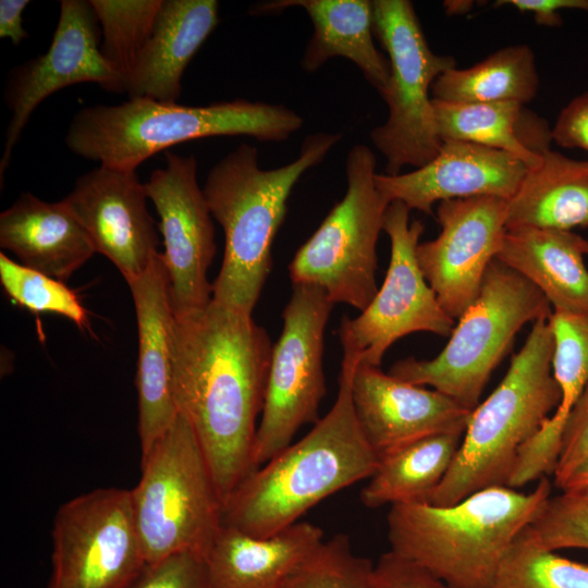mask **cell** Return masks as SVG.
I'll list each match as a JSON object with an SVG mask.
<instances>
[{"label": "cell", "mask_w": 588, "mask_h": 588, "mask_svg": "<svg viewBox=\"0 0 588 588\" xmlns=\"http://www.w3.org/2000/svg\"><path fill=\"white\" fill-rule=\"evenodd\" d=\"M303 118L283 105L235 99L183 106L128 98L115 106L78 110L66 131L68 148L102 166L136 170L151 156L187 140L246 135L282 142L303 126Z\"/></svg>", "instance_id": "5"}, {"label": "cell", "mask_w": 588, "mask_h": 588, "mask_svg": "<svg viewBox=\"0 0 588 588\" xmlns=\"http://www.w3.org/2000/svg\"><path fill=\"white\" fill-rule=\"evenodd\" d=\"M432 100L442 143L467 142L502 150L522 160L528 169L541 162V155L523 142L524 105Z\"/></svg>", "instance_id": "30"}, {"label": "cell", "mask_w": 588, "mask_h": 588, "mask_svg": "<svg viewBox=\"0 0 588 588\" xmlns=\"http://www.w3.org/2000/svg\"><path fill=\"white\" fill-rule=\"evenodd\" d=\"M102 33L100 51L124 86L147 44L162 0H89Z\"/></svg>", "instance_id": "31"}, {"label": "cell", "mask_w": 588, "mask_h": 588, "mask_svg": "<svg viewBox=\"0 0 588 588\" xmlns=\"http://www.w3.org/2000/svg\"><path fill=\"white\" fill-rule=\"evenodd\" d=\"M136 314L138 436L142 457L167 432L179 411L173 390L174 313L168 271L158 253L149 268L127 283Z\"/></svg>", "instance_id": "20"}, {"label": "cell", "mask_w": 588, "mask_h": 588, "mask_svg": "<svg viewBox=\"0 0 588 588\" xmlns=\"http://www.w3.org/2000/svg\"><path fill=\"white\" fill-rule=\"evenodd\" d=\"M351 391L358 424L379 461L427 437L464 432L471 413L434 389L370 365L355 368Z\"/></svg>", "instance_id": "18"}, {"label": "cell", "mask_w": 588, "mask_h": 588, "mask_svg": "<svg viewBox=\"0 0 588 588\" xmlns=\"http://www.w3.org/2000/svg\"><path fill=\"white\" fill-rule=\"evenodd\" d=\"M492 588H588V565L546 549L528 526L510 546Z\"/></svg>", "instance_id": "32"}, {"label": "cell", "mask_w": 588, "mask_h": 588, "mask_svg": "<svg viewBox=\"0 0 588 588\" xmlns=\"http://www.w3.org/2000/svg\"><path fill=\"white\" fill-rule=\"evenodd\" d=\"M549 324L554 342L552 375L561 401L520 450L522 463L534 471H548L555 466L566 419L588 383V317L553 311Z\"/></svg>", "instance_id": "27"}, {"label": "cell", "mask_w": 588, "mask_h": 588, "mask_svg": "<svg viewBox=\"0 0 588 588\" xmlns=\"http://www.w3.org/2000/svg\"><path fill=\"white\" fill-rule=\"evenodd\" d=\"M451 4H448V3H444V7L448 9V12L449 13H463V9L467 10L470 8L471 5V2H464V1H453V2H449Z\"/></svg>", "instance_id": "43"}, {"label": "cell", "mask_w": 588, "mask_h": 588, "mask_svg": "<svg viewBox=\"0 0 588 588\" xmlns=\"http://www.w3.org/2000/svg\"><path fill=\"white\" fill-rule=\"evenodd\" d=\"M28 0L0 1V37L9 38L13 45L21 44L28 37L23 27V12Z\"/></svg>", "instance_id": "41"}, {"label": "cell", "mask_w": 588, "mask_h": 588, "mask_svg": "<svg viewBox=\"0 0 588 588\" xmlns=\"http://www.w3.org/2000/svg\"><path fill=\"white\" fill-rule=\"evenodd\" d=\"M553 348L549 319L535 321L500 384L471 411L430 504L451 505L485 488L507 487L519 450L561 401L552 375Z\"/></svg>", "instance_id": "6"}, {"label": "cell", "mask_w": 588, "mask_h": 588, "mask_svg": "<svg viewBox=\"0 0 588 588\" xmlns=\"http://www.w3.org/2000/svg\"><path fill=\"white\" fill-rule=\"evenodd\" d=\"M0 281L19 305L36 313L61 315L79 329H88L86 309L62 281L25 267L3 253H0Z\"/></svg>", "instance_id": "34"}, {"label": "cell", "mask_w": 588, "mask_h": 588, "mask_svg": "<svg viewBox=\"0 0 588 588\" xmlns=\"http://www.w3.org/2000/svg\"><path fill=\"white\" fill-rule=\"evenodd\" d=\"M539 75L527 45L501 48L467 69H450L433 82L432 99L448 102H517L535 98Z\"/></svg>", "instance_id": "29"}, {"label": "cell", "mask_w": 588, "mask_h": 588, "mask_svg": "<svg viewBox=\"0 0 588 588\" xmlns=\"http://www.w3.org/2000/svg\"><path fill=\"white\" fill-rule=\"evenodd\" d=\"M409 212L401 201H392L385 210L383 231L391 244L388 270L360 315L345 316L341 321L343 363L380 367L385 352L399 339L414 332L450 336L455 327L420 270L416 249L425 226L419 220L409 222Z\"/></svg>", "instance_id": "12"}, {"label": "cell", "mask_w": 588, "mask_h": 588, "mask_svg": "<svg viewBox=\"0 0 588 588\" xmlns=\"http://www.w3.org/2000/svg\"><path fill=\"white\" fill-rule=\"evenodd\" d=\"M320 527L298 522L269 537L222 524L205 562L212 588H281L322 541Z\"/></svg>", "instance_id": "24"}, {"label": "cell", "mask_w": 588, "mask_h": 588, "mask_svg": "<svg viewBox=\"0 0 588 588\" xmlns=\"http://www.w3.org/2000/svg\"><path fill=\"white\" fill-rule=\"evenodd\" d=\"M587 238L574 231L506 229L497 258L532 283L553 311L588 317Z\"/></svg>", "instance_id": "23"}, {"label": "cell", "mask_w": 588, "mask_h": 588, "mask_svg": "<svg viewBox=\"0 0 588 588\" xmlns=\"http://www.w3.org/2000/svg\"><path fill=\"white\" fill-rule=\"evenodd\" d=\"M341 137L308 135L298 157L275 169H262L256 147L242 144L211 168L203 191L225 241L212 299L252 315L271 270L272 243L294 185Z\"/></svg>", "instance_id": "3"}, {"label": "cell", "mask_w": 588, "mask_h": 588, "mask_svg": "<svg viewBox=\"0 0 588 588\" xmlns=\"http://www.w3.org/2000/svg\"><path fill=\"white\" fill-rule=\"evenodd\" d=\"M173 390L223 501L253 470L272 344L250 314L211 299L174 315Z\"/></svg>", "instance_id": "1"}, {"label": "cell", "mask_w": 588, "mask_h": 588, "mask_svg": "<svg viewBox=\"0 0 588 588\" xmlns=\"http://www.w3.org/2000/svg\"><path fill=\"white\" fill-rule=\"evenodd\" d=\"M528 168L518 158L486 146L446 140L427 164L406 173H377V189L388 204L433 213L434 203L475 196L511 199Z\"/></svg>", "instance_id": "19"}, {"label": "cell", "mask_w": 588, "mask_h": 588, "mask_svg": "<svg viewBox=\"0 0 588 588\" xmlns=\"http://www.w3.org/2000/svg\"><path fill=\"white\" fill-rule=\"evenodd\" d=\"M371 4L373 35L388 53L390 76L380 94L388 118L370 132V139L385 158V174L396 175L438 155L442 140L429 90L438 76L456 68V61L430 49L411 1L373 0Z\"/></svg>", "instance_id": "9"}, {"label": "cell", "mask_w": 588, "mask_h": 588, "mask_svg": "<svg viewBox=\"0 0 588 588\" xmlns=\"http://www.w3.org/2000/svg\"><path fill=\"white\" fill-rule=\"evenodd\" d=\"M281 588H373V564L338 534L310 552Z\"/></svg>", "instance_id": "33"}, {"label": "cell", "mask_w": 588, "mask_h": 588, "mask_svg": "<svg viewBox=\"0 0 588 588\" xmlns=\"http://www.w3.org/2000/svg\"><path fill=\"white\" fill-rule=\"evenodd\" d=\"M550 495L543 476L527 493L498 486L451 505H392L387 516L391 550L452 588H492L510 546Z\"/></svg>", "instance_id": "4"}, {"label": "cell", "mask_w": 588, "mask_h": 588, "mask_svg": "<svg viewBox=\"0 0 588 588\" xmlns=\"http://www.w3.org/2000/svg\"><path fill=\"white\" fill-rule=\"evenodd\" d=\"M128 588H212L205 559L179 553L148 564Z\"/></svg>", "instance_id": "36"}, {"label": "cell", "mask_w": 588, "mask_h": 588, "mask_svg": "<svg viewBox=\"0 0 588 588\" xmlns=\"http://www.w3.org/2000/svg\"><path fill=\"white\" fill-rule=\"evenodd\" d=\"M356 367L342 362L331 409L299 441L248 474L222 503V524L269 537L299 522L313 506L366 478L379 457L354 411L351 382Z\"/></svg>", "instance_id": "2"}, {"label": "cell", "mask_w": 588, "mask_h": 588, "mask_svg": "<svg viewBox=\"0 0 588 588\" xmlns=\"http://www.w3.org/2000/svg\"><path fill=\"white\" fill-rule=\"evenodd\" d=\"M587 256H588V238H587Z\"/></svg>", "instance_id": "44"}, {"label": "cell", "mask_w": 588, "mask_h": 588, "mask_svg": "<svg viewBox=\"0 0 588 588\" xmlns=\"http://www.w3.org/2000/svg\"><path fill=\"white\" fill-rule=\"evenodd\" d=\"M561 490L588 493V461L568 478Z\"/></svg>", "instance_id": "42"}, {"label": "cell", "mask_w": 588, "mask_h": 588, "mask_svg": "<svg viewBox=\"0 0 588 588\" xmlns=\"http://www.w3.org/2000/svg\"><path fill=\"white\" fill-rule=\"evenodd\" d=\"M588 461V383L574 404L564 426L561 450L553 470L560 490L568 478Z\"/></svg>", "instance_id": "37"}, {"label": "cell", "mask_w": 588, "mask_h": 588, "mask_svg": "<svg viewBox=\"0 0 588 588\" xmlns=\"http://www.w3.org/2000/svg\"><path fill=\"white\" fill-rule=\"evenodd\" d=\"M136 170L99 164L81 175L62 199L126 283L140 277L158 253L159 238Z\"/></svg>", "instance_id": "17"}, {"label": "cell", "mask_w": 588, "mask_h": 588, "mask_svg": "<svg viewBox=\"0 0 588 588\" xmlns=\"http://www.w3.org/2000/svg\"><path fill=\"white\" fill-rule=\"evenodd\" d=\"M536 226L573 231L588 226V160L550 148L528 169L507 200L506 229Z\"/></svg>", "instance_id": "26"}, {"label": "cell", "mask_w": 588, "mask_h": 588, "mask_svg": "<svg viewBox=\"0 0 588 588\" xmlns=\"http://www.w3.org/2000/svg\"><path fill=\"white\" fill-rule=\"evenodd\" d=\"M495 5H512L523 13H531L538 25L558 27L562 25V10L588 12V0H500Z\"/></svg>", "instance_id": "40"}, {"label": "cell", "mask_w": 588, "mask_h": 588, "mask_svg": "<svg viewBox=\"0 0 588 588\" xmlns=\"http://www.w3.org/2000/svg\"><path fill=\"white\" fill-rule=\"evenodd\" d=\"M373 588H452L421 564L392 550L373 565Z\"/></svg>", "instance_id": "38"}, {"label": "cell", "mask_w": 588, "mask_h": 588, "mask_svg": "<svg viewBox=\"0 0 588 588\" xmlns=\"http://www.w3.org/2000/svg\"><path fill=\"white\" fill-rule=\"evenodd\" d=\"M216 0H162L151 35L125 85L128 98L176 102L182 76L218 24Z\"/></svg>", "instance_id": "21"}, {"label": "cell", "mask_w": 588, "mask_h": 588, "mask_svg": "<svg viewBox=\"0 0 588 588\" xmlns=\"http://www.w3.org/2000/svg\"><path fill=\"white\" fill-rule=\"evenodd\" d=\"M166 159L164 168L150 173L145 189L160 218L171 305L180 316L212 299L208 270L217 245L212 216L197 180L196 159L169 151Z\"/></svg>", "instance_id": "14"}, {"label": "cell", "mask_w": 588, "mask_h": 588, "mask_svg": "<svg viewBox=\"0 0 588 588\" xmlns=\"http://www.w3.org/2000/svg\"><path fill=\"white\" fill-rule=\"evenodd\" d=\"M131 495L147 565L179 553L205 559L222 526V501L183 414L142 457Z\"/></svg>", "instance_id": "8"}, {"label": "cell", "mask_w": 588, "mask_h": 588, "mask_svg": "<svg viewBox=\"0 0 588 588\" xmlns=\"http://www.w3.org/2000/svg\"><path fill=\"white\" fill-rule=\"evenodd\" d=\"M376 156L363 144L346 158L347 189L289 265L293 284L315 285L333 304L363 311L378 292L377 242L390 204L377 189Z\"/></svg>", "instance_id": "10"}, {"label": "cell", "mask_w": 588, "mask_h": 588, "mask_svg": "<svg viewBox=\"0 0 588 588\" xmlns=\"http://www.w3.org/2000/svg\"><path fill=\"white\" fill-rule=\"evenodd\" d=\"M48 588H128L146 567L131 490L98 488L63 503Z\"/></svg>", "instance_id": "13"}, {"label": "cell", "mask_w": 588, "mask_h": 588, "mask_svg": "<svg viewBox=\"0 0 588 588\" xmlns=\"http://www.w3.org/2000/svg\"><path fill=\"white\" fill-rule=\"evenodd\" d=\"M0 246L25 267L64 282L96 253L84 228L61 200L23 193L0 215Z\"/></svg>", "instance_id": "22"}, {"label": "cell", "mask_w": 588, "mask_h": 588, "mask_svg": "<svg viewBox=\"0 0 588 588\" xmlns=\"http://www.w3.org/2000/svg\"><path fill=\"white\" fill-rule=\"evenodd\" d=\"M529 527L550 551L588 550V493L562 491L549 497Z\"/></svg>", "instance_id": "35"}, {"label": "cell", "mask_w": 588, "mask_h": 588, "mask_svg": "<svg viewBox=\"0 0 588 588\" xmlns=\"http://www.w3.org/2000/svg\"><path fill=\"white\" fill-rule=\"evenodd\" d=\"M333 306L322 289L292 285L282 313V332L272 346L253 448L255 469L290 445L301 427L319 419L318 411L326 395L323 335Z\"/></svg>", "instance_id": "11"}, {"label": "cell", "mask_w": 588, "mask_h": 588, "mask_svg": "<svg viewBox=\"0 0 588 588\" xmlns=\"http://www.w3.org/2000/svg\"><path fill=\"white\" fill-rule=\"evenodd\" d=\"M551 136L561 147L580 148L588 152V91L578 95L562 109Z\"/></svg>", "instance_id": "39"}, {"label": "cell", "mask_w": 588, "mask_h": 588, "mask_svg": "<svg viewBox=\"0 0 588 588\" xmlns=\"http://www.w3.org/2000/svg\"><path fill=\"white\" fill-rule=\"evenodd\" d=\"M464 432H443L414 442L379 461L360 492L369 509L389 504H424L450 469Z\"/></svg>", "instance_id": "28"}, {"label": "cell", "mask_w": 588, "mask_h": 588, "mask_svg": "<svg viewBox=\"0 0 588 588\" xmlns=\"http://www.w3.org/2000/svg\"><path fill=\"white\" fill-rule=\"evenodd\" d=\"M507 199L475 196L439 203L440 234L419 243L420 270L445 314L458 319L477 298L506 232Z\"/></svg>", "instance_id": "16"}, {"label": "cell", "mask_w": 588, "mask_h": 588, "mask_svg": "<svg viewBox=\"0 0 588 588\" xmlns=\"http://www.w3.org/2000/svg\"><path fill=\"white\" fill-rule=\"evenodd\" d=\"M552 313L549 301L532 283L495 258L444 348L432 359L397 360L389 373L429 385L473 411L518 331L530 321L548 320Z\"/></svg>", "instance_id": "7"}, {"label": "cell", "mask_w": 588, "mask_h": 588, "mask_svg": "<svg viewBox=\"0 0 588 588\" xmlns=\"http://www.w3.org/2000/svg\"><path fill=\"white\" fill-rule=\"evenodd\" d=\"M301 7L310 17L314 33L301 65L315 72L329 59L342 57L355 63L381 94L388 84L390 64L373 41L372 4L368 0H282L256 5L253 14Z\"/></svg>", "instance_id": "25"}, {"label": "cell", "mask_w": 588, "mask_h": 588, "mask_svg": "<svg viewBox=\"0 0 588 588\" xmlns=\"http://www.w3.org/2000/svg\"><path fill=\"white\" fill-rule=\"evenodd\" d=\"M98 30L90 1L62 0L47 52L12 69L4 89L11 115L0 159L1 180L27 121L47 97L81 83H96L109 93H124L122 81L101 54Z\"/></svg>", "instance_id": "15"}]
</instances>
